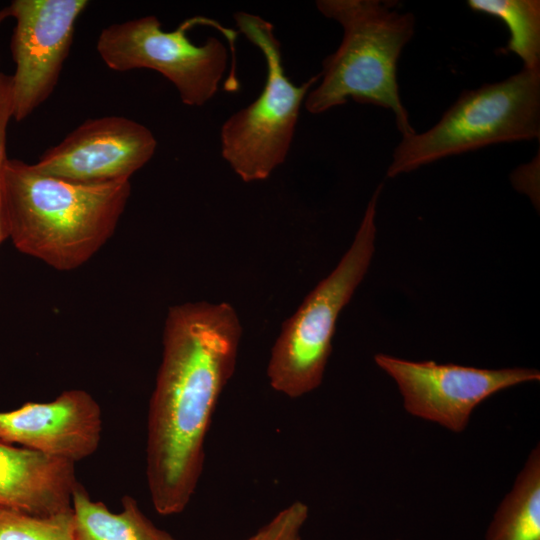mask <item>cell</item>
Returning a JSON list of instances; mask_svg holds the SVG:
<instances>
[{
    "instance_id": "13",
    "label": "cell",
    "mask_w": 540,
    "mask_h": 540,
    "mask_svg": "<svg viewBox=\"0 0 540 540\" xmlns=\"http://www.w3.org/2000/svg\"><path fill=\"white\" fill-rule=\"evenodd\" d=\"M121 503V511L112 512L102 501L91 499L78 482L72 494L77 540H177L158 528L133 497L124 495Z\"/></svg>"
},
{
    "instance_id": "17",
    "label": "cell",
    "mask_w": 540,
    "mask_h": 540,
    "mask_svg": "<svg viewBox=\"0 0 540 540\" xmlns=\"http://www.w3.org/2000/svg\"><path fill=\"white\" fill-rule=\"evenodd\" d=\"M308 516V506L295 500L244 540H302V530Z\"/></svg>"
},
{
    "instance_id": "19",
    "label": "cell",
    "mask_w": 540,
    "mask_h": 540,
    "mask_svg": "<svg viewBox=\"0 0 540 540\" xmlns=\"http://www.w3.org/2000/svg\"><path fill=\"white\" fill-rule=\"evenodd\" d=\"M397 540H401V539H397Z\"/></svg>"
},
{
    "instance_id": "10",
    "label": "cell",
    "mask_w": 540,
    "mask_h": 540,
    "mask_svg": "<svg viewBox=\"0 0 540 540\" xmlns=\"http://www.w3.org/2000/svg\"><path fill=\"white\" fill-rule=\"evenodd\" d=\"M157 148L153 133L124 116L90 118L32 164L42 174L78 183L130 180Z\"/></svg>"
},
{
    "instance_id": "2",
    "label": "cell",
    "mask_w": 540,
    "mask_h": 540,
    "mask_svg": "<svg viewBox=\"0 0 540 540\" xmlns=\"http://www.w3.org/2000/svg\"><path fill=\"white\" fill-rule=\"evenodd\" d=\"M131 195L130 180L78 183L7 159L1 177V237L21 253L67 272L110 240Z\"/></svg>"
},
{
    "instance_id": "12",
    "label": "cell",
    "mask_w": 540,
    "mask_h": 540,
    "mask_svg": "<svg viewBox=\"0 0 540 540\" xmlns=\"http://www.w3.org/2000/svg\"><path fill=\"white\" fill-rule=\"evenodd\" d=\"M75 463L0 442V507L33 515L72 508Z\"/></svg>"
},
{
    "instance_id": "8",
    "label": "cell",
    "mask_w": 540,
    "mask_h": 540,
    "mask_svg": "<svg viewBox=\"0 0 540 540\" xmlns=\"http://www.w3.org/2000/svg\"><path fill=\"white\" fill-rule=\"evenodd\" d=\"M396 383L407 413L453 432L467 428L474 410L507 388L540 380L537 369H483L434 361H411L388 354L374 356Z\"/></svg>"
},
{
    "instance_id": "16",
    "label": "cell",
    "mask_w": 540,
    "mask_h": 540,
    "mask_svg": "<svg viewBox=\"0 0 540 540\" xmlns=\"http://www.w3.org/2000/svg\"><path fill=\"white\" fill-rule=\"evenodd\" d=\"M0 540H77L73 510L40 516L0 507Z\"/></svg>"
},
{
    "instance_id": "5",
    "label": "cell",
    "mask_w": 540,
    "mask_h": 540,
    "mask_svg": "<svg viewBox=\"0 0 540 540\" xmlns=\"http://www.w3.org/2000/svg\"><path fill=\"white\" fill-rule=\"evenodd\" d=\"M379 185L370 198L354 240L333 271L305 297L282 325L267 365L269 385L292 399L317 389L332 352L339 314L371 263L376 238Z\"/></svg>"
},
{
    "instance_id": "18",
    "label": "cell",
    "mask_w": 540,
    "mask_h": 540,
    "mask_svg": "<svg viewBox=\"0 0 540 540\" xmlns=\"http://www.w3.org/2000/svg\"><path fill=\"white\" fill-rule=\"evenodd\" d=\"M10 17L9 7L6 6L0 9V26Z\"/></svg>"
},
{
    "instance_id": "9",
    "label": "cell",
    "mask_w": 540,
    "mask_h": 540,
    "mask_svg": "<svg viewBox=\"0 0 540 540\" xmlns=\"http://www.w3.org/2000/svg\"><path fill=\"white\" fill-rule=\"evenodd\" d=\"M87 0H13L10 51L13 120L28 118L53 93Z\"/></svg>"
},
{
    "instance_id": "15",
    "label": "cell",
    "mask_w": 540,
    "mask_h": 540,
    "mask_svg": "<svg viewBox=\"0 0 540 540\" xmlns=\"http://www.w3.org/2000/svg\"><path fill=\"white\" fill-rule=\"evenodd\" d=\"M474 12L493 16L508 28L509 40L504 52L516 54L523 67H540L539 0H468Z\"/></svg>"
},
{
    "instance_id": "11",
    "label": "cell",
    "mask_w": 540,
    "mask_h": 540,
    "mask_svg": "<svg viewBox=\"0 0 540 540\" xmlns=\"http://www.w3.org/2000/svg\"><path fill=\"white\" fill-rule=\"evenodd\" d=\"M102 411L83 389L63 391L50 402H26L0 412V442L77 463L101 442Z\"/></svg>"
},
{
    "instance_id": "4",
    "label": "cell",
    "mask_w": 540,
    "mask_h": 540,
    "mask_svg": "<svg viewBox=\"0 0 540 540\" xmlns=\"http://www.w3.org/2000/svg\"><path fill=\"white\" fill-rule=\"evenodd\" d=\"M540 137V67H523L507 79L464 91L423 133L402 136L387 176L498 143Z\"/></svg>"
},
{
    "instance_id": "6",
    "label": "cell",
    "mask_w": 540,
    "mask_h": 540,
    "mask_svg": "<svg viewBox=\"0 0 540 540\" xmlns=\"http://www.w3.org/2000/svg\"><path fill=\"white\" fill-rule=\"evenodd\" d=\"M234 19L239 31L263 54L267 70L264 89L257 99L231 115L220 131L223 159L249 183L267 179L284 163L301 105L320 76L295 85L285 74L274 26L247 12H236Z\"/></svg>"
},
{
    "instance_id": "7",
    "label": "cell",
    "mask_w": 540,
    "mask_h": 540,
    "mask_svg": "<svg viewBox=\"0 0 540 540\" xmlns=\"http://www.w3.org/2000/svg\"><path fill=\"white\" fill-rule=\"evenodd\" d=\"M197 25H208L222 33L234 59L237 32L200 16L184 20L173 31H164L153 15L114 23L101 30L96 50L109 69L157 71L176 87L183 104L203 106L218 91L228 54L215 37L203 45L193 43L188 32Z\"/></svg>"
},
{
    "instance_id": "14",
    "label": "cell",
    "mask_w": 540,
    "mask_h": 540,
    "mask_svg": "<svg viewBox=\"0 0 540 540\" xmlns=\"http://www.w3.org/2000/svg\"><path fill=\"white\" fill-rule=\"evenodd\" d=\"M484 540H540V447L528 454L498 505Z\"/></svg>"
},
{
    "instance_id": "1",
    "label": "cell",
    "mask_w": 540,
    "mask_h": 540,
    "mask_svg": "<svg viewBox=\"0 0 540 540\" xmlns=\"http://www.w3.org/2000/svg\"><path fill=\"white\" fill-rule=\"evenodd\" d=\"M242 327L227 302L169 308L147 415L146 480L163 516L182 513L198 487L219 398L234 374Z\"/></svg>"
},
{
    "instance_id": "3",
    "label": "cell",
    "mask_w": 540,
    "mask_h": 540,
    "mask_svg": "<svg viewBox=\"0 0 540 540\" xmlns=\"http://www.w3.org/2000/svg\"><path fill=\"white\" fill-rule=\"evenodd\" d=\"M316 7L341 25L343 37L323 60L321 81L304 100L306 110L320 114L352 98L393 112L402 136L415 133L396 74L401 52L414 34V15L394 9L393 1L319 0Z\"/></svg>"
}]
</instances>
